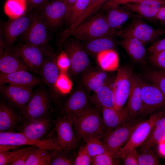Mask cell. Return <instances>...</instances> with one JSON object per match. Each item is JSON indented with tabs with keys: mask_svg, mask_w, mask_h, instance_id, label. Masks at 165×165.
<instances>
[{
	"mask_svg": "<svg viewBox=\"0 0 165 165\" xmlns=\"http://www.w3.org/2000/svg\"><path fill=\"white\" fill-rule=\"evenodd\" d=\"M115 46V42L110 36L100 37L86 41L83 46L87 52L97 55L103 51L113 49Z\"/></svg>",
	"mask_w": 165,
	"mask_h": 165,
	"instance_id": "30",
	"label": "cell"
},
{
	"mask_svg": "<svg viewBox=\"0 0 165 165\" xmlns=\"http://www.w3.org/2000/svg\"><path fill=\"white\" fill-rule=\"evenodd\" d=\"M50 165H74V162L67 157L62 156L58 155L52 157Z\"/></svg>",
	"mask_w": 165,
	"mask_h": 165,
	"instance_id": "48",
	"label": "cell"
},
{
	"mask_svg": "<svg viewBox=\"0 0 165 165\" xmlns=\"http://www.w3.org/2000/svg\"><path fill=\"white\" fill-rule=\"evenodd\" d=\"M35 146L31 147L25 165H50L51 155L46 149Z\"/></svg>",
	"mask_w": 165,
	"mask_h": 165,
	"instance_id": "33",
	"label": "cell"
},
{
	"mask_svg": "<svg viewBox=\"0 0 165 165\" xmlns=\"http://www.w3.org/2000/svg\"><path fill=\"white\" fill-rule=\"evenodd\" d=\"M97 62L101 68L106 71H112L118 69L119 57L113 49L103 51L97 55Z\"/></svg>",
	"mask_w": 165,
	"mask_h": 165,
	"instance_id": "32",
	"label": "cell"
},
{
	"mask_svg": "<svg viewBox=\"0 0 165 165\" xmlns=\"http://www.w3.org/2000/svg\"><path fill=\"white\" fill-rule=\"evenodd\" d=\"M110 0H98L95 6L94 13H96L101 8L103 5L106 2Z\"/></svg>",
	"mask_w": 165,
	"mask_h": 165,
	"instance_id": "54",
	"label": "cell"
},
{
	"mask_svg": "<svg viewBox=\"0 0 165 165\" xmlns=\"http://www.w3.org/2000/svg\"><path fill=\"white\" fill-rule=\"evenodd\" d=\"M49 29L45 22L35 10L28 28L23 33V40L25 43L50 49L47 47L49 40Z\"/></svg>",
	"mask_w": 165,
	"mask_h": 165,
	"instance_id": "8",
	"label": "cell"
},
{
	"mask_svg": "<svg viewBox=\"0 0 165 165\" xmlns=\"http://www.w3.org/2000/svg\"><path fill=\"white\" fill-rule=\"evenodd\" d=\"M138 153L134 148L125 152L120 158L122 159L123 165H138Z\"/></svg>",
	"mask_w": 165,
	"mask_h": 165,
	"instance_id": "45",
	"label": "cell"
},
{
	"mask_svg": "<svg viewBox=\"0 0 165 165\" xmlns=\"http://www.w3.org/2000/svg\"><path fill=\"white\" fill-rule=\"evenodd\" d=\"M152 148L141 150L139 154L138 165H158L160 162L156 154Z\"/></svg>",
	"mask_w": 165,
	"mask_h": 165,
	"instance_id": "37",
	"label": "cell"
},
{
	"mask_svg": "<svg viewBox=\"0 0 165 165\" xmlns=\"http://www.w3.org/2000/svg\"><path fill=\"white\" fill-rule=\"evenodd\" d=\"M92 157L90 156L86 145L81 147L74 162L75 165H89L91 164Z\"/></svg>",
	"mask_w": 165,
	"mask_h": 165,
	"instance_id": "42",
	"label": "cell"
},
{
	"mask_svg": "<svg viewBox=\"0 0 165 165\" xmlns=\"http://www.w3.org/2000/svg\"><path fill=\"white\" fill-rule=\"evenodd\" d=\"M123 39L119 42L130 58L136 63L144 64L146 50L144 45L140 40L129 35L120 34Z\"/></svg>",
	"mask_w": 165,
	"mask_h": 165,
	"instance_id": "23",
	"label": "cell"
},
{
	"mask_svg": "<svg viewBox=\"0 0 165 165\" xmlns=\"http://www.w3.org/2000/svg\"><path fill=\"white\" fill-rule=\"evenodd\" d=\"M113 83H111L109 79L90 96L91 102L101 109L103 107L114 108L115 96Z\"/></svg>",
	"mask_w": 165,
	"mask_h": 165,
	"instance_id": "25",
	"label": "cell"
},
{
	"mask_svg": "<svg viewBox=\"0 0 165 165\" xmlns=\"http://www.w3.org/2000/svg\"><path fill=\"white\" fill-rule=\"evenodd\" d=\"M149 59L153 65L165 71V50L151 53Z\"/></svg>",
	"mask_w": 165,
	"mask_h": 165,
	"instance_id": "44",
	"label": "cell"
},
{
	"mask_svg": "<svg viewBox=\"0 0 165 165\" xmlns=\"http://www.w3.org/2000/svg\"><path fill=\"white\" fill-rule=\"evenodd\" d=\"M67 7V11L65 17L66 21L68 22L72 7L77 0H63Z\"/></svg>",
	"mask_w": 165,
	"mask_h": 165,
	"instance_id": "51",
	"label": "cell"
},
{
	"mask_svg": "<svg viewBox=\"0 0 165 165\" xmlns=\"http://www.w3.org/2000/svg\"><path fill=\"white\" fill-rule=\"evenodd\" d=\"M0 55V73L7 74L21 70L28 71L29 69L9 48L7 47Z\"/></svg>",
	"mask_w": 165,
	"mask_h": 165,
	"instance_id": "26",
	"label": "cell"
},
{
	"mask_svg": "<svg viewBox=\"0 0 165 165\" xmlns=\"http://www.w3.org/2000/svg\"><path fill=\"white\" fill-rule=\"evenodd\" d=\"M141 120L140 118L130 120L112 130L106 132L103 142L108 152L114 158H118L120 150Z\"/></svg>",
	"mask_w": 165,
	"mask_h": 165,
	"instance_id": "4",
	"label": "cell"
},
{
	"mask_svg": "<svg viewBox=\"0 0 165 165\" xmlns=\"http://www.w3.org/2000/svg\"><path fill=\"white\" fill-rule=\"evenodd\" d=\"M107 10L105 15L108 23L111 28L116 30L134 15L133 12L126 8H120L119 6Z\"/></svg>",
	"mask_w": 165,
	"mask_h": 165,
	"instance_id": "28",
	"label": "cell"
},
{
	"mask_svg": "<svg viewBox=\"0 0 165 165\" xmlns=\"http://www.w3.org/2000/svg\"><path fill=\"white\" fill-rule=\"evenodd\" d=\"M51 111L46 92L43 90L39 89L33 94L21 112L28 120H32L48 116Z\"/></svg>",
	"mask_w": 165,
	"mask_h": 165,
	"instance_id": "11",
	"label": "cell"
},
{
	"mask_svg": "<svg viewBox=\"0 0 165 165\" xmlns=\"http://www.w3.org/2000/svg\"><path fill=\"white\" fill-rule=\"evenodd\" d=\"M101 112L106 132L112 130L130 120L127 106L119 110L114 108L103 107Z\"/></svg>",
	"mask_w": 165,
	"mask_h": 165,
	"instance_id": "19",
	"label": "cell"
},
{
	"mask_svg": "<svg viewBox=\"0 0 165 165\" xmlns=\"http://www.w3.org/2000/svg\"><path fill=\"white\" fill-rule=\"evenodd\" d=\"M46 0H27L30 9H35L42 4Z\"/></svg>",
	"mask_w": 165,
	"mask_h": 165,
	"instance_id": "53",
	"label": "cell"
},
{
	"mask_svg": "<svg viewBox=\"0 0 165 165\" xmlns=\"http://www.w3.org/2000/svg\"><path fill=\"white\" fill-rule=\"evenodd\" d=\"M35 9L49 29L59 26L65 19L67 11V6L63 0H46Z\"/></svg>",
	"mask_w": 165,
	"mask_h": 165,
	"instance_id": "7",
	"label": "cell"
},
{
	"mask_svg": "<svg viewBox=\"0 0 165 165\" xmlns=\"http://www.w3.org/2000/svg\"><path fill=\"white\" fill-rule=\"evenodd\" d=\"M57 63L59 69L61 72H66L70 66V62L66 53L61 51L57 59Z\"/></svg>",
	"mask_w": 165,
	"mask_h": 165,
	"instance_id": "46",
	"label": "cell"
},
{
	"mask_svg": "<svg viewBox=\"0 0 165 165\" xmlns=\"http://www.w3.org/2000/svg\"><path fill=\"white\" fill-rule=\"evenodd\" d=\"M19 119L14 111L6 105H0V131H11L15 127Z\"/></svg>",
	"mask_w": 165,
	"mask_h": 165,
	"instance_id": "31",
	"label": "cell"
},
{
	"mask_svg": "<svg viewBox=\"0 0 165 165\" xmlns=\"http://www.w3.org/2000/svg\"><path fill=\"white\" fill-rule=\"evenodd\" d=\"M32 87L9 84L1 85V92L12 104L21 111L28 104L33 94Z\"/></svg>",
	"mask_w": 165,
	"mask_h": 165,
	"instance_id": "18",
	"label": "cell"
},
{
	"mask_svg": "<svg viewBox=\"0 0 165 165\" xmlns=\"http://www.w3.org/2000/svg\"><path fill=\"white\" fill-rule=\"evenodd\" d=\"M27 5V0H6L4 6V12L11 19H14L24 14Z\"/></svg>",
	"mask_w": 165,
	"mask_h": 165,
	"instance_id": "34",
	"label": "cell"
},
{
	"mask_svg": "<svg viewBox=\"0 0 165 165\" xmlns=\"http://www.w3.org/2000/svg\"><path fill=\"white\" fill-rule=\"evenodd\" d=\"M98 0H89L88 6L82 16L75 23L70 25L68 28L64 30V33L67 34L75 27L83 23L91 15L94 13L95 6Z\"/></svg>",
	"mask_w": 165,
	"mask_h": 165,
	"instance_id": "39",
	"label": "cell"
},
{
	"mask_svg": "<svg viewBox=\"0 0 165 165\" xmlns=\"http://www.w3.org/2000/svg\"><path fill=\"white\" fill-rule=\"evenodd\" d=\"M109 79L108 71L101 68H89L82 73V86L89 92H95Z\"/></svg>",
	"mask_w": 165,
	"mask_h": 165,
	"instance_id": "22",
	"label": "cell"
},
{
	"mask_svg": "<svg viewBox=\"0 0 165 165\" xmlns=\"http://www.w3.org/2000/svg\"><path fill=\"white\" fill-rule=\"evenodd\" d=\"M142 0H110L105 2L101 8L103 10L113 7L119 6L121 5H124L127 3L139 2Z\"/></svg>",
	"mask_w": 165,
	"mask_h": 165,
	"instance_id": "47",
	"label": "cell"
},
{
	"mask_svg": "<svg viewBox=\"0 0 165 165\" xmlns=\"http://www.w3.org/2000/svg\"><path fill=\"white\" fill-rule=\"evenodd\" d=\"M57 141L60 150L75 148L78 139L70 119L67 115L59 118L55 122Z\"/></svg>",
	"mask_w": 165,
	"mask_h": 165,
	"instance_id": "13",
	"label": "cell"
},
{
	"mask_svg": "<svg viewBox=\"0 0 165 165\" xmlns=\"http://www.w3.org/2000/svg\"><path fill=\"white\" fill-rule=\"evenodd\" d=\"M16 151L10 152L9 150L0 151V165H9Z\"/></svg>",
	"mask_w": 165,
	"mask_h": 165,
	"instance_id": "49",
	"label": "cell"
},
{
	"mask_svg": "<svg viewBox=\"0 0 165 165\" xmlns=\"http://www.w3.org/2000/svg\"><path fill=\"white\" fill-rule=\"evenodd\" d=\"M121 34L131 35L145 45L165 35V30L154 28L136 17L126 30L120 31Z\"/></svg>",
	"mask_w": 165,
	"mask_h": 165,
	"instance_id": "12",
	"label": "cell"
},
{
	"mask_svg": "<svg viewBox=\"0 0 165 165\" xmlns=\"http://www.w3.org/2000/svg\"><path fill=\"white\" fill-rule=\"evenodd\" d=\"M9 49L29 68L39 74L47 57L54 53L50 49L25 42Z\"/></svg>",
	"mask_w": 165,
	"mask_h": 165,
	"instance_id": "3",
	"label": "cell"
},
{
	"mask_svg": "<svg viewBox=\"0 0 165 165\" xmlns=\"http://www.w3.org/2000/svg\"><path fill=\"white\" fill-rule=\"evenodd\" d=\"M145 78L159 89L165 94V71L152 70L145 72Z\"/></svg>",
	"mask_w": 165,
	"mask_h": 165,
	"instance_id": "36",
	"label": "cell"
},
{
	"mask_svg": "<svg viewBox=\"0 0 165 165\" xmlns=\"http://www.w3.org/2000/svg\"><path fill=\"white\" fill-rule=\"evenodd\" d=\"M42 82L27 71L21 70L12 73H0V85L5 83L18 86L33 87L41 84Z\"/></svg>",
	"mask_w": 165,
	"mask_h": 165,
	"instance_id": "24",
	"label": "cell"
},
{
	"mask_svg": "<svg viewBox=\"0 0 165 165\" xmlns=\"http://www.w3.org/2000/svg\"><path fill=\"white\" fill-rule=\"evenodd\" d=\"M50 125L48 116L28 120L22 127L21 132L29 139L41 143V139L47 132Z\"/></svg>",
	"mask_w": 165,
	"mask_h": 165,
	"instance_id": "20",
	"label": "cell"
},
{
	"mask_svg": "<svg viewBox=\"0 0 165 165\" xmlns=\"http://www.w3.org/2000/svg\"><path fill=\"white\" fill-rule=\"evenodd\" d=\"M83 139L86 143L85 145L89 154L92 157L108 152L105 144L99 140V138L90 136Z\"/></svg>",
	"mask_w": 165,
	"mask_h": 165,
	"instance_id": "35",
	"label": "cell"
},
{
	"mask_svg": "<svg viewBox=\"0 0 165 165\" xmlns=\"http://www.w3.org/2000/svg\"><path fill=\"white\" fill-rule=\"evenodd\" d=\"M31 147L17 151L9 165H25Z\"/></svg>",
	"mask_w": 165,
	"mask_h": 165,
	"instance_id": "43",
	"label": "cell"
},
{
	"mask_svg": "<svg viewBox=\"0 0 165 165\" xmlns=\"http://www.w3.org/2000/svg\"><path fill=\"white\" fill-rule=\"evenodd\" d=\"M89 0H77L72 8L68 22L70 25L75 23L86 9Z\"/></svg>",
	"mask_w": 165,
	"mask_h": 165,
	"instance_id": "38",
	"label": "cell"
},
{
	"mask_svg": "<svg viewBox=\"0 0 165 165\" xmlns=\"http://www.w3.org/2000/svg\"><path fill=\"white\" fill-rule=\"evenodd\" d=\"M100 109L90 107L79 114H66L70 119L78 139L90 136L100 138L103 134L105 129Z\"/></svg>",
	"mask_w": 165,
	"mask_h": 165,
	"instance_id": "1",
	"label": "cell"
},
{
	"mask_svg": "<svg viewBox=\"0 0 165 165\" xmlns=\"http://www.w3.org/2000/svg\"><path fill=\"white\" fill-rule=\"evenodd\" d=\"M165 50V38L156 41L147 49V51L151 53Z\"/></svg>",
	"mask_w": 165,
	"mask_h": 165,
	"instance_id": "50",
	"label": "cell"
},
{
	"mask_svg": "<svg viewBox=\"0 0 165 165\" xmlns=\"http://www.w3.org/2000/svg\"><path fill=\"white\" fill-rule=\"evenodd\" d=\"M141 97L144 116L165 110V94L156 86L142 80Z\"/></svg>",
	"mask_w": 165,
	"mask_h": 165,
	"instance_id": "9",
	"label": "cell"
},
{
	"mask_svg": "<svg viewBox=\"0 0 165 165\" xmlns=\"http://www.w3.org/2000/svg\"><path fill=\"white\" fill-rule=\"evenodd\" d=\"M89 92L83 86L80 87L70 96L64 105L63 113L65 115H77L90 107L91 101Z\"/></svg>",
	"mask_w": 165,
	"mask_h": 165,
	"instance_id": "16",
	"label": "cell"
},
{
	"mask_svg": "<svg viewBox=\"0 0 165 165\" xmlns=\"http://www.w3.org/2000/svg\"><path fill=\"white\" fill-rule=\"evenodd\" d=\"M56 86L59 92L63 94L67 93L71 90L72 82L66 75V72L61 71Z\"/></svg>",
	"mask_w": 165,
	"mask_h": 165,
	"instance_id": "40",
	"label": "cell"
},
{
	"mask_svg": "<svg viewBox=\"0 0 165 165\" xmlns=\"http://www.w3.org/2000/svg\"><path fill=\"white\" fill-rule=\"evenodd\" d=\"M64 51L69 59V71L73 76L78 75L90 67V61L82 44L77 39L68 40L64 43Z\"/></svg>",
	"mask_w": 165,
	"mask_h": 165,
	"instance_id": "6",
	"label": "cell"
},
{
	"mask_svg": "<svg viewBox=\"0 0 165 165\" xmlns=\"http://www.w3.org/2000/svg\"><path fill=\"white\" fill-rule=\"evenodd\" d=\"M39 74L42 77V80L48 86L51 98L56 100L59 93L56 84L60 73L57 59L54 53L49 56L46 58Z\"/></svg>",
	"mask_w": 165,
	"mask_h": 165,
	"instance_id": "15",
	"label": "cell"
},
{
	"mask_svg": "<svg viewBox=\"0 0 165 165\" xmlns=\"http://www.w3.org/2000/svg\"><path fill=\"white\" fill-rule=\"evenodd\" d=\"M119 32L111 28L108 23L106 15L100 13L68 32L64 39L63 43L69 36L87 41L102 37L119 35Z\"/></svg>",
	"mask_w": 165,
	"mask_h": 165,
	"instance_id": "2",
	"label": "cell"
},
{
	"mask_svg": "<svg viewBox=\"0 0 165 165\" xmlns=\"http://www.w3.org/2000/svg\"><path fill=\"white\" fill-rule=\"evenodd\" d=\"M165 140V115L156 122L148 136L140 146L141 149L151 148Z\"/></svg>",
	"mask_w": 165,
	"mask_h": 165,
	"instance_id": "27",
	"label": "cell"
},
{
	"mask_svg": "<svg viewBox=\"0 0 165 165\" xmlns=\"http://www.w3.org/2000/svg\"><path fill=\"white\" fill-rule=\"evenodd\" d=\"M126 8L148 19H155L160 9L165 6V0H142L124 5Z\"/></svg>",
	"mask_w": 165,
	"mask_h": 165,
	"instance_id": "21",
	"label": "cell"
},
{
	"mask_svg": "<svg viewBox=\"0 0 165 165\" xmlns=\"http://www.w3.org/2000/svg\"><path fill=\"white\" fill-rule=\"evenodd\" d=\"M155 19L159 20L162 25L165 24V6L160 9L156 16Z\"/></svg>",
	"mask_w": 165,
	"mask_h": 165,
	"instance_id": "52",
	"label": "cell"
},
{
	"mask_svg": "<svg viewBox=\"0 0 165 165\" xmlns=\"http://www.w3.org/2000/svg\"><path fill=\"white\" fill-rule=\"evenodd\" d=\"M40 143L29 139L21 132L3 131L0 133V145L18 147L26 145L38 146Z\"/></svg>",
	"mask_w": 165,
	"mask_h": 165,
	"instance_id": "29",
	"label": "cell"
},
{
	"mask_svg": "<svg viewBox=\"0 0 165 165\" xmlns=\"http://www.w3.org/2000/svg\"><path fill=\"white\" fill-rule=\"evenodd\" d=\"M115 159L109 152H106L92 157L91 164L94 165H115L116 164Z\"/></svg>",
	"mask_w": 165,
	"mask_h": 165,
	"instance_id": "41",
	"label": "cell"
},
{
	"mask_svg": "<svg viewBox=\"0 0 165 165\" xmlns=\"http://www.w3.org/2000/svg\"><path fill=\"white\" fill-rule=\"evenodd\" d=\"M142 80L133 75L127 107L130 120L136 119L143 115V106L141 97Z\"/></svg>",
	"mask_w": 165,
	"mask_h": 165,
	"instance_id": "17",
	"label": "cell"
},
{
	"mask_svg": "<svg viewBox=\"0 0 165 165\" xmlns=\"http://www.w3.org/2000/svg\"><path fill=\"white\" fill-rule=\"evenodd\" d=\"M165 115V110L157 112L141 120L133 131L129 139L120 150L117 157L127 152L140 146L148 136L156 121Z\"/></svg>",
	"mask_w": 165,
	"mask_h": 165,
	"instance_id": "5",
	"label": "cell"
},
{
	"mask_svg": "<svg viewBox=\"0 0 165 165\" xmlns=\"http://www.w3.org/2000/svg\"><path fill=\"white\" fill-rule=\"evenodd\" d=\"M29 9L22 16L14 19H11L5 25L4 34L8 48L13 47L17 37L24 33L28 28L32 14L31 9Z\"/></svg>",
	"mask_w": 165,
	"mask_h": 165,
	"instance_id": "14",
	"label": "cell"
},
{
	"mask_svg": "<svg viewBox=\"0 0 165 165\" xmlns=\"http://www.w3.org/2000/svg\"><path fill=\"white\" fill-rule=\"evenodd\" d=\"M117 70L113 89L115 96L114 108L119 110L123 107L128 98L132 73V69L126 66L118 68Z\"/></svg>",
	"mask_w": 165,
	"mask_h": 165,
	"instance_id": "10",
	"label": "cell"
}]
</instances>
